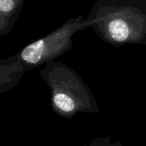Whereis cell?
Masks as SVG:
<instances>
[{"label": "cell", "mask_w": 146, "mask_h": 146, "mask_svg": "<svg viewBox=\"0 0 146 146\" xmlns=\"http://www.w3.org/2000/svg\"><path fill=\"white\" fill-rule=\"evenodd\" d=\"M88 28L83 15L69 18L50 33L38 38L16 54L0 59V93L15 87L29 70L53 61L73 47V37Z\"/></svg>", "instance_id": "6da1fadb"}, {"label": "cell", "mask_w": 146, "mask_h": 146, "mask_svg": "<svg viewBox=\"0 0 146 146\" xmlns=\"http://www.w3.org/2000/svg\"><path fill=\"white\" fill-rule=\"evenodd\" d=\"M86 21L115 47L146 44V0H97Z\"/></svg>", "instance_id": "7a4b0ae2"}, {"label": "cell", "mask_w": 146, "mask_h": 146, "mask_svg": "<svg viewBox=\"0 0 146 146\" xmlns=\"http://www.w3.org/2000/svg\"><path fill=\"white\" fill-rule=\"evenodd\" d=\"M39 74L50 89L54 111L63 116L72 115L86 95V85L80 76L68 65L55 60L44 63Z\"/></svg>", "instance_id": "3957f363"}, {"label": "cell", "mask_w": 146, "mask_h": 146, "mask_svg": "<svg viewBox=\"0 0 146 146\" xmlns=\"http://www.w3.org/2000/svg\"><path fill=\"white\" fill-rule=\"evenodd\" d=\"M25 3L26 0H0V37L11 32Z\"/></svg>", "instance_id": "277c9868"}]
</instances>
